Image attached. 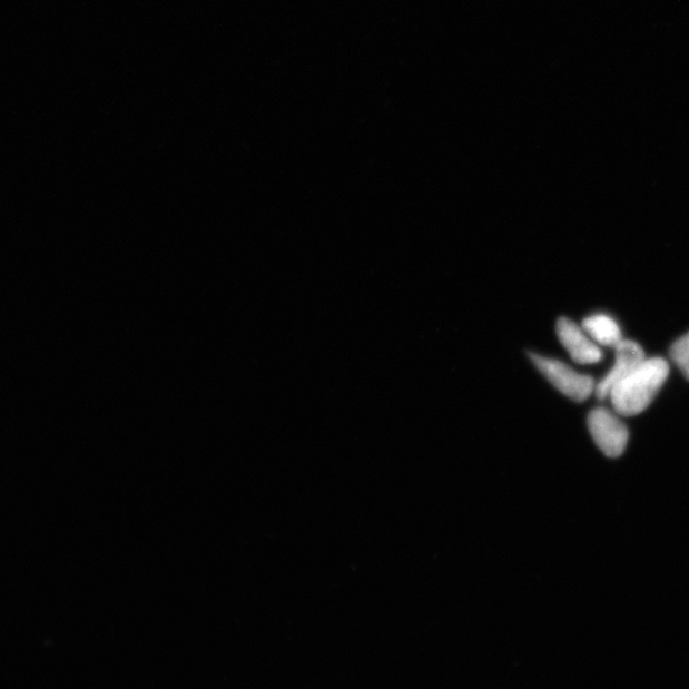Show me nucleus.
<instances>
[{
  "instance_id": "obj_4",
  "label": "nucleus",
  "mask_w": 689,
  "mask_h": 689,
  "mask_svg": "<svg viewBox=\"0 0 689 689\" xmlns=\"http://www.w3.org/2000/svg\"><path fill=\"white\" fill-rule=\"evenodd\" d=\"M555 329L558 338L575 363L588 365L603 360L600 346L575 322L562 317L558 319Z\"/></svg>"
},
{
  "instance_id": "obj_7",
  "label": "nucleus",
  "mask_w": 689,
  "mask_h": 689,
  "mask_svg": "<svg viewBox=\"0 0 689 689\" xmlns=\"http://www.w3.org/2000/svg\"><path fill=\"white\" fill-rule=\"evenodd\" d=\"M670 357L689 381V333L671 345Z\"/></svg>"
},
{
  "instance_id": "obj_5",
  "label": "nucleus",
  "mask_w": 689,
  "mask_h": 689,
  "mask_svg": "<svg viewBox=\"0 0 689 689\" xmlns=\"http://www.w3.org/2000/svg\"><path fill=\"white\" fill-rule=\"evenodd\" d=\"M616 363L607 376L601 380L596 387V395L599 400L608 398L619 382L638 368V366L647 360L642 347L631 339H622L616 347Z\"/></svg>"
},
{
  "instance_id": "obj_1",
  "label": "nucleus",
  "mask_w": 689,
  "mask_h": 689,
  "mask_svg": "<svg viewBox=\"0 0 689 689\" xmlns=\"http://www.w3.org/2000/svg\"><path fill=\"white\" fill-rule=\"evenodd\" d=\"M670 373L665 357H647L630 376L610 391L608 398L613 410L621 416L639 415L658 396Z\"/></svg>"
},
{
  "instance_id": "obj_2",
  "label": "nucleus",
  "mask_w": 689,
  "mask_h": 689,
  "mask_svg": "<svg viewBox=\"0 0 689 689\" xmlns=\"http://www.w3.org/2000/svg\"><path fill=\"white\" fill-rule=\"evenodd\" d=\"M530 360L558 391L575 403H582L596 394L597 383L588 374L575 372L570 365L553 357L531 353Z\"/></svg>"
},
{
  "instance_id": "obj_6",
  "label": "nucleus",
  "mask_w": 689,
  "mask_h": 689,
  "mask_svg": "<svg viewBox=\"0 0 689 689\" xmlns=\"http://www.w3.org/2000/svg\"><path fill=\"white\" fill-rule=\"evenodd\" d=\"M582 328L599 346L616 347L622 342V331L607 314H594L582 322Z\"/></svg>"
},
{
  "instance_id": "obj_3",
  "label": "nucleus",
  "mask_w": 689,
  "mask_h": 689,
  "mask_svg": "<svg viewBox=\"0 0 689 689\" xmlns=\"http://www.w3.org/2000/svg\"><path fill=\"white\" fill-rule=\"evenodd\" d=\"M613 410L597 407L588 417V426L592 440L606 456L617 459L622 456L630 440L627 425Z\"/></svg>"
}]
</instances>
